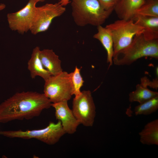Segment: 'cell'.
Returning <instances> with one entry per match:
<instances>
[{
    "mask_svg": "<svg viewBox=\"0 0 158 158\" xmlns=\"http://www.w3.org/2000/svg\"><path fill=\"white\" fill-rule=\"evenodd\" d=\"M51 104L44 93L17 92L0 104V122L32 119L50 108Z\"/></svg>",
    "mask_w": 158,
    "mask_h": 158,
    "instance_id": "1",
    "label": "cell"
},
{
    "mask_svg": "<svg viewBox=\"0 0 158 158\" xmlns=\"http://www.w3.org/2000/svg\"><path fill=\"white\" fill-rule=\"evenodd\" d=\"M145 57L158 59V39L149 40L142 33L135 35L128 46L114 55L113 62L117 66L129 65Z\"/></svg>",
    "mask_w": 158,
    "mask_h": 158,
    "instance_id": "2",
    "label": "cell"
},
{
    "mask_svg": "<svg viewBox=\"0 0 158 158\" xmlns=\"http://www.w3.org/2000/svg\"><path fill=\"white\" fill-rule=\"evenodd\" d=\"M71 15L78 26L102 25L113 11L104 9L97 0H71Z\"/></svg>",
    "mask_w": 158,
    "mask_h": 158,
    "instance_id": "3",
    "label": "cell"
},
{
    "mask_svg": "<svg viewBox=\"0 0 158 158\" xmlns=\"http://www.w3.org/2000/svg\"><path fill=\"white\" fill-rule=\"evenodd\" d=\"M66 133L61 122H50L45 128L39 129L0 131V135L10 138H34L49 145L55 144Z\"/></svg>",
    "mask_w": 158,
    "mask_h": 158,
    "instance_id": "4",
    "label": "cell"
},
{
    "mask_svg": "<svg viewBox=\"0 0 158 158\" xmlns=\"http://www.w3.org/2000/svg\"><path fill=\"white\" fill-rule=\"evenodd\" d=\"M113 42L114 55L129 45L134 37L142 33L144 28L135 23L133 19H121L107 25ZM113 55V56H114Z\"/></svg>",
    "mask_w": 158,
    "mask_h": 158,
    "instance_id": "5",
    "label": "cell"
},
{
    "mask_svg": "<svg viewBox=\"0 0 158 158\" xmlns=\"http://www.w3.org/2000/svg\"><path fill=\"white\" fill-rule=\"evenodd\" d=\"M43 92L52 103L69 100L72 95L69 73L62 71L51 75L45 81Z\"/></svg>",
    "mask_w": 158,
    "mask_h": 158,
    "instance_id": "6",
    "label": "cell"
},
{
    "mask_svg": "<svg viewBox=\"0 0 158 158\" xmlns=\"http://www.w3.org/2000/svg\"><path fill=\"white\" fill-rule=\"evenodd\" d=\"M66 11V8L59 2L37 7L30 31L33 35L47 31L53 19L61 16Z\"/></svg>",
    "mask_w": 158,
    "mask_h": 158,
    "instance_id": "7",
    "label": "cell"
},
{
    "mask_svg": "<svg viewBox=\"0 0 158 158\" xmlns=\"http://www.w3.org/2000/svg\"><path fill=\"white\" fill-rule=\"evenodd\" d=\"M72 111L80 124L92 127L96 116V107L91 91L83 90L72 102Z\"/></svg>",
    "mask_w": 158,
    "mask_h": 158,
    "instance_id": "8",
    "label": "cell"
},
{
    "mask_svg": "<svg viewBox=\"0 0 158 158\" xmlns=\"http://www.w3.org/2000/svg\"><path fill=\"white\" fill-rule=\"evenodd\" d=\"M37 2L29 0L23 8L14 13H8L7 21L12 30L23 34L30 30L35 15Z\"/></svg>",
    "mask_w": 158,
    "mask_h": 158,
    "instance_id": "9",
    "label": "cell"
},
{
    "mask_svg": "<svg viewBox=\"0 0 158 158\" xmlns=\"http://www.w3.org/2000/svg\"><path fill=\"white\" fill-rule=\"evenodd\" d=\"M51 106L55 109L56 119L61 122L66 133L72 134L75 133L80 123L69 108L68 101L52 103Z\"/></svg>",
    "mask_w": 158,
    "mask_h": 158,
    "instance_id": "10",
    "label": "cell"
},
{
    "mask_svg": "<svg viewBox=\"0 0 158 158\" xmlns=\"http://www.w3.org/2000/svg\"><path fill=\"white\" fill-rule=\"evenodd\" d=\"M133 20L136 24L142 27V33L147 39H158V17L135 14Z\"/></svg>",
    "mask_w": 158,
    "mask_h": 158,
    "instance_id": "11",
    "label": "cell"
},
{
    "mask_svg": "<svg viewBox=\"0 0 158 158\" xmlns=\"http://www.w3.org/2000/svg\"><path fill=\"white\" fill-rule=\"evenodd\" d=\"M146 0H119L114 8L117 16L121 19H132L136 11Z\"/></svg>",
    "mask_w": 158,
    "mask_h": 158,
    "instance_id": "12",
    "label": "cell"
},
{
    "mask_svg": "<svg viewBox=\"0 0 158 158\" xmlns=\"http://www.w3.org/2000/svg\"><path fill=\"white\" fill-rule=\"evenodd\" d=\"M40 56L42 64L51 75H56L63 71L61 61L52 49L40 50Z\"/></svg>",
    "mask_w": 158,
    "mask_h": 158,
    "instance_id": "13",
    "label": "cell"
},
{
    "mask_svg": "<svg viewBox=\"0 0 158 158\" xmlns=\"http://www.w3.org/2000/svg\"><path fill=\"white\" fill-rule=\"evenodd\" d=\"M40 50L38 46L35 47L33 49L30 58L28 62V68L32 79L35 78L37 76H39L45 81L51 75L42 64L40 56Z\"/></svg>",
    "mask_w": 158,
    "mask_h": 158,
    "instance_id": "14",
    "label": "cell"
},
{
    "mask_svg": "<svg viewBox=\"0 0 158 158\" xmlns=\"http://www.w3.org/2000/svg\"><path fill=\"white\" fill-rule=\"evenodd\" d=\"M97 32L93 36L94 38L101 42L107 53V62L109 67L112 65L114 55L113 42L111 33L105 27L102 25L97 27Z\"/></svg>",
    "mask_w": 158,
    "mask_h": 158,
    "instance_id": "15",
    "label": "cell"
},
{
    "mask_svg": "<svg viewBox=\"0 0 158 158\" xmlns=\"http://www.w3.org/2000/svg\"><path fill=\"white\" fill-rule=\"evenodd\" d=\"M139 135L140 141L142 144L158 145V119L147 123Z\"/></svg>",
    "mask_w": 158,
    "mask_h": 158,
    "instance_id": "16",
    "label": "cell"
},
{
    "mask_svg": "<svg viewBox=\"0 0 158 158\" xmlns=\"http://www.w3.org/2000/svg\"><path fill=\"white\" fill-rule=\"evenodd\" d=\"M158 96V92L152 91L142 84H138L135 90L129 94V101L130 102H137L141 104Z\"/></svg>",
    "mask_w": 158,
    "mask_h": 158,
    "instance_id": "17",
    "label": "cell"
},
{
    "mask_svg": "<svg viewBox=\"0 0 158 158\" xmlns=\"http://www.w3.org/2000/svg\"><path fill=\"white\" fill-rule=\"evenodd\" d=\"M158 109V96L136 106L134 109L136 115H148L156 112Z\"/></svg>",
    "mask_w": 158,
    "mask_h": 158,
    "instance_id": "18",
    "label": "cell"
},
{
    "mask_svg": "<svg viewBox=\"0 0 158 158\" xmlns=\"http://www.w3.org/2000/svg\"><path fill=\"white\" fill-rule=\"evenodd\" d=\"M135 14L158 17V0H146Z\"/></svg>",
    "mask_w": 158,
    "mask_h": 158,
    "instance_id": "19",
    "label": "cell"
},
{
    "mask_svg": "<svg viewBox=\"0 0 158 158\" xmlns=\"http://www.w3.org/2000/svg\"><path fill=\"white\" fill-rule=\"evenodd\" d=\"M80 69L76 66L74 71L69 73L71 85L72 94L75 97L81 93L80 89L83 85L84 81L81 75Z\"/></svg>",
    "mask_w": 158,
    "mask_h": 158,
    "instance_id": "20",
    "label": "cell"
},
{
    "mask_svg": "<svg viewBox=\"0 0 158 158\" xmlns=\"http://www.w3.org/2000/svg\"><path fill=\"white\" fill-rule=\"evenodd\" d=\"M105 10L114 11V8L119 0H97Z\"/></svg>",
    "mask_w": 158,
    "mask_h": 158,
    "instance_id": "21",
    "label": "cell"
},
{
    "mask_svg": "<svg viewBox=\"0 0 158 158\" xmlns=\"http://www.w3.org/2000/svg\"><path fill=\"white\" fill-rule=\"evenodd\" d=\"M140 83L147 87L150 86L157 90L158 88V78L156 77L152 81L146 76L142 77L140 79Z\"/></svg>",
    "mask_w": 158,
    "mask_h": 158,
    "instance_id": "22",
    "label": "cell"
},
{
    "mask_svg": "<svg viewBox=\"0 0 158 158\" xmlns=\"http://www.w3.org/2000/svg\"><path fill=\"white\" fill-rule=\"evenodd\" d=\"M59 2L63 6H65L71 3V0H58Z\"/></svg>",
    "mask_w": 158,
    "mask_h": 158,
    "instance_id": "23",
    "label": "cell"
},
{
    "mask_svg": "<svg viewBox=\"0 0 158 158\" xmlns=\"http://www.w3.org/2000/svg\"><path fill=\"white\" fill-rule=\"evenodd\" d=\"M4 6L2 4H0V10H1L4 9Z\"/></svg>",
    "mask_w": 158,
    "mask_h": 158,
    "instance_id": "24",
    "label": "cell"
},
{
    "mask_svg": "<svg viewBox=\"0 0 158 158\" xmlns=\"http://www.w3.org/2000/svg\"><path fill=\"white\" fill-rule=\"evenodd\" d=\"M158 67H156V69H155V73H156V76L157 77H158Z\"/></svg>",
    "mask_w": 158,
    "mask_h": 158,
    "instance_id": "25",
    "label": "cell"
},
{
    "mask_svg": "<svg viewBox=\"0 0 158 158\" xmlns=\"http://www.w3.org/2000/svg\"><path fill=\"white\" fill-rule=\"evenodd\" d=\"M37 2H43L45 1L46 0H33Z\"/></svg>",
    "mask_w": 158,
    "mask_h": 158,
    "instance_id": "26",
    "label": "cell"
},
{
    "mask_svg": "<svg viewBox=\"0 0 158 158\" xmlns=\"http://www.w3.org/2000/svg\"></svg>",
    "mask_w": 158,
    "mask_h": 158,
    "instance_id": "27",
    "label": "cell"
}]
</instances>
